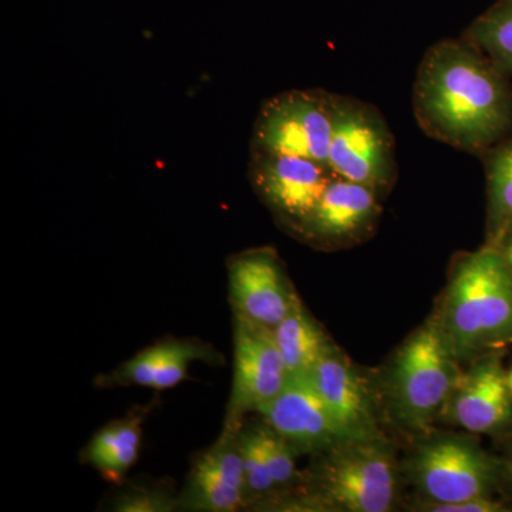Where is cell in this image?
Wrapping results in <instances>:
<instances>
[{"label": "cell", "instance_id": "obj_1", "mask_svg": "<svg viewBox=\"0 0 512 512\" xmlns=\"http://www.w3.org/2000/svg\"><path fill=\"white\" fill-rule=\"evenodd\" d=\"M413 109L427 136L466 153L485 154L512 133L508 76L464 37L429 47L417 69Z\"/></svg>", "mask_w": 512, "mask_h": 512}, {"label": "cell", "instance_id": "obj_2", "mask_svg": "<svg viewBox=\"0 0 512 512\" xmlns=\"http://www.w3.org/2000/svg\"><path fill=\"white\" fill-rule=\"evenodd\" d=\"M434 313L460 363L512 345V275L500 249L461 256Z\"/></svg>", "mask_w": 512, "mask_h": 512}, {"label": "cell", "instance_id": "obj_3", "mask_svg": "<svg viewBox=\"0 0 512 512\" xmlns=\"http://www.w3.org/2000/svg\"><path fill=\"white\" fill-rule=\"evenodd\" d=\"M460 365L433 312L387 369L383 396L389 416L410 433H429L463 373Z\"/></svg>", "mask_w": 512, "mask_h": 512}, {"label": "cell", "instance_id": "obj_4", "mask_svg": "<svg viewBox=\"0 0 512 512\" xmlns=\"http://www.w3.org/2000/svg\"><path fill=\"white\" fill-rule=\"evenodd\" d=\"M400 474L394 448L383 434L359 437L316 454L308 494L323 511L389 512L399 501Z\"/></svg>", "mask_w": 512, "mask_h": 512}, {"label": "cell", "instance_id": "obj_5", "mask_svg": "<svg viewBox=\"0 0 512 512\" xmlns=\"http://www.w3.org/2000/svg\"><path fill=\"white\" fill-rule=\"evenodd\" d=\"M403 470L420 494V503L493 497L500 485V460L464 434H424Z\"/></svg>", "mask_w": 512, "mask_h": 512}, {"label": "cell", "instance_id": "obj_6", "mask_svg": "<svg viewBox=\"0 0 512 512\" xmlns=\"http://www.w3.org/2000/svg\"><path fill=\"white\" fill-rule=\"evenodd\" d=\"M326 165L335 177L365 185L380 198L392 191L397 178L394 138L373 104L333 93Z\"/></svg>", "mask_w": 512, "mask_h": 512}, {"label": "cell", "instance_id": "obj_7", "mask_svg": "<svg viewBox=\"0 0 512 512\" xmlns=\"http://www.w3.org/2000/svg\"><path fill=\"white\" fill-rule=\"evenodd\" d=\"M332 114L333 93L325 90L276 94L262 104L256 116L251 151L308 158L326 165Z\"/></svg>", "mask_w": 512, "mask_h": 512}, {"label": "cell", "instance_id": "obj_8", "mask_svg": "<svg viewBox=\"0 0 512 512\" xmlns=\"http://www.w3.org/2000/svg\"><path fill=\"white\" fill-rule=\"evenodd\" d=\"M288 377L274 330L234 315V379L224 430L238 433L245 414L274 399Z\"/></svg>", "mask_w": 512, "mask_h": 512}, {"label": "cell", "instance_id": "obj_9", "mask_svg": "<svg viewBox=\"0 0 512 512\" xmlns=\"http://www.w3.org/2000/svg\"><path fill=\"white\" fill-rule=\"evenodd\" d=\"M249 180L276 220L298 235L335 175L308 158L256 153L249 157Z\"/></svg>", "mask_w": 512, "mask_h": 512}, {"label": "cell", "instance_id": "obj_10", "mask_svg": "<svg viewBox=\"0 0 512 512\" xmlns=\"http://www.w3.org/2000/svg\"><path fill=\"white\" fill-rule=\"evenodd\" d=\"M256 413L298 454H319L342 441L359 439L332 413L308 375L289 376L284 389Z\"/></svg>", "mask_w": 512, "mask_h": 512}, {"label": "cell", "instance_id": "obj_11", "mask_svg": "<svg viewBox=\"0 0 512 512\" xmlns=\"http://www.w3.org/2000/svg\"><path fill=\"white\" fill-rule=\"evenodd\" d=\"M228 286L234 315L274 330L299 298L278 252L248 249L228 259Z\"/></svg>", "mask_w": 512, "mask_h": 512}, {"label": "cell", "instance_id": "obj_12", "mask_svg": "<svg viewBox=\"0 0 512 512\" xmlns=\"http://www.w3.org/2000/svg\"><path fill=\"white\" fill-rule=\"evenodd\" d=\"M440 417L470 433L500 436L512 430V394L501 352L488 353L470 363Z\"/></svg>", "mask_w": 512, "mask_h": 512}, {"label": "cell", "instance_id": "obj_13", "mask_svg": "<svg viewBox=\"0 0 512 512\" xmlns=\"http://www.w3.org/2000/svg\"><path fill=\"white\" fill-rule=\"evenodd\" d=\"M380 200L365 185L335 177L298 235L303 241L323 248L362 241L379 220Z\"/></svg>", "mask_w": 512, "mask_h": 512}, {"label": "cell", "instance_id": "obj_14", "mask_svg": "<svg viewBox=\"0 0 512 512\" xmlns=\"http://www.w3.org/2000/svg\"><path fill=\"white\" fill-rule=\"evenodd\" d=\"M306 375L350 433L357 437L382 434L377 423V393L338 346L332 343Z\"/></svg>", "mask_w": 512, "mask_h": 512}, {"label": "cell", "instance_id": "obj_15", "mask_svg": "<svg viewBox=\"0 0 512 512\" xmlns=\"http://www.w3.org/2000/svg\"><path fill=\"white\" fill-rule=\"evenodd\" d=\"M238 433L225 431L192 467L180 507L191 511L232 512L245 507L244 467Z\"/></svg>", "mask_w": 512, "mask_h": 512}, {"label": "cell", "instance_id": "obj_16", "mask_svg": "<svg viewBox=\"0 0 512 512\" xmlns=\"http://www.w3.org/2000/svg\"><path fill=\"white\" fill-rule=\"evenodd\" d=\"M198 360L214 363L221 360V356L200 340L165 339L141 350L109 375L100 376L96 384L100 387L143 386L160 392L183 382L188 367Z\"/></svg>", "mask_w": 512, "mask_h": 512}, {"label": "cell", "instance_id": "obj_17", "mask_svg": "<svg viewBox=\"0 0 512 512\" xmlns=\"http://www.w3.org/2000/svg\"><path fill=\"white\" fill-rule=\"evenodd\" d=\"M146 413L130 414L126 419L107 424L84 450L86 463L96 468L111 483H120L136 463L143 436Z\"/></svg>", "mask_w": 512, "mask_h": 512}, {"label": "cell", "instance_id": "obj_18", "mask_svg": "<svg viewBox=\"0 0 512 512\" xmlns=\"http://www.w3.org/2000/svg\"><path fill=\"white\" fill-rule=\"evenodd\" d=\"M274 336L289 376L311 372L312 367L332 345L299 298L274 329Z\"/></svg>", "mask_w": 512, "mask_h": 512}, {"label": "cell", "instance_id": "obj_19", "mask_svg": "<svg viewBox=\"0 0 512 512\" xmlns=\"http://www.w3.org/2000/svg\"><path fill=\"white\" fill-rule=\"evenodd\" d=\"M487 170V238L498 247L512 235V133L485 153Z\"/></svg>", "mask_w": 512, "mask_h": 512}, {"label": "cell", "instance_id": "obj_20", "mask_svg": "<svg viewBox=\"0 0 512 512\" xmlns=\"http://www.w3.org/2000/svg\"><path fill=\"white\" fill-rule=\"evenodd\" d=\"M505 76H512V0H497L464 32Z\"/></svg>", "mask_w": 512, "mask_h": 512}, {"label": "cell", "instance_id": "obj_21", "mask_svg": "<svg viewBox=\"0 0 512 512\" xmlns=\"http://www.w3.org/2000/svg\"><path fill=\"white\" fill-rule=\"evenodd\" d=\"M238 440L244 467L245 505L256 504L276 491L274 480L266 466L261 423L252 426L242 424Z\"/></svg>", "mask_w": 512, "mask_h": 512}, {"label": "cell", "instance_id": "obj_22", "mask_svg": "<svg viewBox=\"0 0 512 512\" xmlns=\"http://www.w3.org/2000/svg\"><path fill=\"white\" fill-rule=\"evenodd\" d=\"M261 437L266 466L274 480L276 490L291 487L295 478L298 477V471H296L298 451L288 440L271 429L265 421L261 423Z\"/></svg>", "mask_w": 512, "mask_h": 512}, {"label": "cell", "instance_id": "obj_23", "mask_svg": "<svg viewBox=\"0 0 512 512\" xmlns=\"http://www.w3.org/2000/svg\"><path fill=\"white\" fill-rule=\"evenodd\" d=\"M180 505L167 491L133 488L120 494L113 510L120 512H168Z\"/></svg>", "mask_w": 512, "mask_h": 512}, {"label": "cell", "instance_id": "obj_24", "mask_svg": "<svg viewBox=\"0 0 512 512\" xmlns=\"http://www.w3.org/2000/svg\"><path fill=\"white\" fill-rule=\"evenodd\" d=\"M416 510L427 512H500L505 511L503 504L493 500V497H476L456 503L427 504L420 503Z\"/></svg>", "mask_w": 512, "mask_h": 512}, {"label": "cell", "instance_id": "obj_25", "mask_svg": "<svg viewBox=\"0 0 512 512\" xmlns=\"http://www.w3.org/2000/svg\"><path fill=\"white\" fill-rule=\"evenodd\" d=\"M500 485L512 497V446L500 461Z\"/></svg>", "mask_w": 512, "mask_h": 512}, {"label": "cell", "instance_id": "obj_26", "mask_svg": "<svg viewBox=\"0 0 512 512\" xmlns=\"http://www.w3.org/2000/svg\"><path fill=\"white\" fill-rule=\"evenodd\" d=\"M495 248L500 249L501 254H503L505 264H507L512 275V235Z\"/></svg>", "mask_w": 512, "mask_h": 512}, {"label": "cell", "instance_id": "obj_27", "mask_svg": "<svg viewBox=\"0 0 512 512\" xmlns=\"http://www.w3.org/2000/svg\"><path fill=\"white\" fill-rule=\"evenodd\" d=\"M507 382L508 387H510V392L512 394V369L510 370V372L507 373Z\"/></svg>", "mask_w": 512, "mask_h": 512}]
</instances>
